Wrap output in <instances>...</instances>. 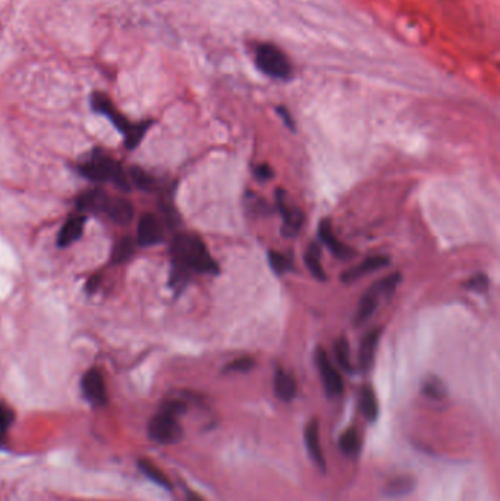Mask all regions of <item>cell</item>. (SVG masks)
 <instances>
[{"label":"cell","mask_w":500,"mask_h":501,"mask_svg":"<svg viewBox=\"0 0 500 501\" xmlns=\"http://www.w3.org/2000/svg\"><path fill=\"white\" fill-rule=\"evenodd\" d=\"M172 263L187 273L197 271L202 274H216L219 267L202 240L191 233L175 236L172 247Z\"/></svg>","instance_id":"1"},{"label":"cell","mask_w":500,"mask_h":501,"mask_svg":"<svg viewBox=\"0 0 500 501\" xmlns=\"http://www.w3.org/2000/svg\"><path fill=\"white\" fill-rule=\"evenodd\" d=\"M252 61L255 68L272 80L288 81L293 75V63L289 54L274 43L255 42L252 44Z\"/></svg>","instance_id":"2"},{"label":"cell","mask_w":500,"mask_h":501,"mask_svg":"<svg viewBox=\"0 0 500 501\" xmlns=\"http://www.w3.org/2000/svg\"><path fill=\"white\" fill-rule=\"evenodd\" d=\"M78 172L90 180L114 183L116 188L122 191H129L131 188V180H129L121 163L99 151L83 161L78 166Z\"/></svg>","instance_id":"3"},{"label":"cell","mask_w":500,"mask_h":501,"mask_svg":"<svg viewBox=\"0 0 500 501\" xmlns=\"http://www.w3.org/2000/svg\"><path fill=\"white\" fill-rule=\"evenodd\" d=\"M399 282H401V276L398 273H395L392 276H387V277L382 278V280H379L377 283H374L372 287H370L364 293V296L358 304L357 317H355L357 324H362L370 317H372L379 305V299L382 298V296H391L396 290V286Z\"/></svg>","instance_id":"4"},{"label":"cell","mask_w":500,"mask_h":501,"mask_svg":"<svg viewBox=\"0 0 500 501\" xmlns=\"http://www.w3.org/2000/svg\"><path fill=\"white\" fill-rule=\"evenodd\" d=\"M148 434L160 444H175L182 438L178 416L160 411L148 425Z\"/></svg>","instance_id":"5"},{"label":"cell","mask_w":500,"mask_h":501,"mask_svg":"<svg viewBox=\"0 0 500 501\" xmlns=\"http://www.w3.org/2000/svg\"><path fill=\"white\" fill-rule=\"evenodd\" d=\"M317 365H319L322 383H323V387L326 390L327 396H330V397L341 396L343 392V380L339 374V371L330 362L324 350L317 352Z\"/></svg>","instance_id":"6"},{"label":"cell","mask_w":500,"mask_h":501,"mask_svg":"<svg viewBox=\"0 0 500 501\" xmlns=\"http://www.w3.org/2000/svg\"><path fill=\"white\" fill-rule=\"evenodd\" d=\"M163 237H164V230L159 217L152 213H145L144 216H141L137 228L138 245L154 247L161 242Z\"/></svg>","instance_id":"7"},{"label":"cell","mask_w":500,"mask_h":501,"mask_svg":"<svg viewBox=\"0 0 500 501\" xmlns=\"http://www.w3.org/2000/svg\"><path fill=\"white\" fill-rule=\"evenodd\" d=\"M83 395L85 399L94 406H103L107 402L106 383L99 369H88L81 380Z\"/></svg>","instance_id":"8"},{"label":"cell","mask_w":500,"mask_h":501,"mask_svg":"<svg viewBox=\"0 0 500 501\" xmlns=\"http://www.w3.org/2000/svg\"><path fill=\"white\" fill-rule=\"evenodd\" d=\"M276 202H277V209L282 213L283 216V228H282V233L286 237H292L296 236L304 225V214L301 210L291 207L285 201V194L282 190L276 191Z\"/></svg>","instance_id":"9"},{"label":"cell","mask_w":500,"mask_h":501,"mask_svg":"<svg viewBox=\"0 0 500 501\" xmlns=\"http://www.w3.org/2000/svg\"><path fill=\"white\" fill-rule=\"evenodd\" d=\"M103 214H106L115 223H119V225H126V223L131 221L134 217V207L131 201H128L126 198L109 195Z\"/></svg>","instance_id":"10"},{"label":"cell","mask_w":500,"mask_h":501,"mask_svg":"<svg viewBox=\"0 0 500 501\" xmlns=\"http://www.w3.org/2000/svg\"><path fill=\"white\" fill-rule=\"evenodd\" d=\"M387 264H389V258L384 256V255L368 256V258L364 259L362 263H360L358 266L343 271L342 282L343 283L357 282L358 278H361V277H364V276H367L370 273H373V271H377V270L386 267Z\"/></svg>","instance_id":"11"},{"label":"cell","mask_w":500,"mask_h":501,"mask_svg":"<svg viewBox=\"0 0 500 501\" xmlns=\"http://www.w3.org/2000/svg\"><path fill=\"white\" fill-rule=\"evenodd\" d=\"M379 340H380V328L370 330L365 334V338L361 340V345L358 349V364H360V369L362 371V373H367V371L372 369V366L374 364V357H376Z\"/></svg>","instance_id":"12"},{"label":"cell","mask_w":500,"mask_h":501,"mask_svg":"<svg viewBox=\"0 0 500 501\" xmlns=\"http://www.w3.org/2000/svg\"><path fill=\"white\" fill-rule=\"evenodd\" d=\"M85 226V216L84 214H75L71 216L65 223L58 235V245L61 248H68L72 244H75L77 240L83 236Z\"/></svg>","instance_id":"13"},{"label":"cell","mask_w":500,"mask_h":501,"mask_svg":"<svg viewBox=\"0 0 500 501\" xmlns=\"http://www.w3.org/2000/svg\"><path fill=\"white\" fill-rule=\"evenodd\" d=\"M305 444L311 460L324 472L326 471V459L320 445V434H319V423L316 419H312L305 428Z\"/></svg>","instance_id":"14"},{"label":"cell","mask_w":500,"mask_h":501,"mask_svg":"<svg viewBox=\"0 0 500 501\" xmlns=\"http://www.w3.org/2000/svg\"><path fill=\"white\" fill-rule=\"evenodd\" d=\"M319 237L322 239V242L331 251V254L336 255L338 258L346 259V258H350L354 255L353 249H349L346 245H343L341 240L335 236V233H333L329 220H323L320 223Z\"/></svg>","instance_id":"15"},{"label":"cell","mask_w":500,"mask_h":501,"mask_svg":"<svg viewBox=\"0 0 500 501\" xmlns=\"http://www.w3.org/2000/svg\"><path fill=\"white\" fill-rule=\"evenodd\" d=\"M109 195L102 190H91L83 192L77 198V209L83 213H102L104 210Z\"/></svg>","instance_id":"16"},{"label":"cell","mask_w":500,"mask_h":501,"mask_svg":"<svg viewBox=\"0 0 500 501\" xmlns=\"http://www.w3.org/2000/svg\"><path fill=\"white\" fill-rule=\"evenodd\" d=\"M273 388H274L276 397H279L283 402L293 400L296 396V390H298L295 378L282 369H276L274 378H273Z\"/></svg>","instance_id":"17"},{"label":"cell","mask_w":500,"mask_h":501,"mask_svg":"<svg viewBox=\"0 0 500 501\" xmlns=\"http://www.w3.org/2000/svg\"><path fill=\"white\" fill-rule=\"evenodd\" d=\"M360 406L361 412L367 418V421L374 422L379 416V402L376 393L372 387H364L360 395Z\"/></svg>","instance_id":"18"},{"label":"cell","mask_w":500,"mask_h":501,"mask_svg":"<svg viewBox=\"0 0 500 501\" xmlns=\"http://www.w3.org/2000/svg\"><path fill=\"white\" fill-rule=\"evenodd\" d=\"M320 261H322L320 247L317 244H311L305 252V266L314 278L323 282L326 280V273Z\"/></svg>","instance_id":"19"},{"label":"cell","mask_w":500,"mask_h":501,"mask_svg":"<svg viewBox=\"0 0 500 501\" xmlns=\"http://www.w3.org/2000/svg\"><path fill=\"white\" fill-rule=\"evenodd\" d=\"M138 466H140V471L148 479H152L154 484H157L166 490H172V484H171V479L168 478V475H166L160 468H157L153 462L147 460V459H141V460H138Z\"/></svg>","instance_id":"20"},{"label":"cell","mask_w":500,"mask_h":501,"mask_svg":"<svg viewBox=\"0 0 500 501\" xmlns=\"http://www.w3.org/2000/svg\"><path fill=\"white\" fill-rule=\"evenodd\" d=\"M415 488V481L410 476H398L387 482V485L384 488V494L396 498V497H403L408 495L414 491Z\"/></svg>","instance_id":"21"},{"label":"cell","mask_w":500,"mask_h":501,"mask_svg":"<svg viewBox=\"0 0 500 501\" xmlns=\"http://www.w3.org/2000/svg\"><path fill=\"white\" fill-rule=\"evenodd\" d=\"M339 447L345 456H357L361 450V440L357 430H346L339 438Z\"/></svg>","instance_id":"22"},{"label":"cell","mask_w":500,"mask_h":501,"mask_svg":"<svg viewBox=\"0 0 500 501\" xmlns=\"http://www.w3.org/2000/svg\"><path fill=\"white\" fill-rule=\"evenodd\" d=\"M134 252H135L134 240L131 237L121 239L119 242L116 244L115 249H114V255H112L114 263L115 264H123V263L129 261V259L133 258Z\"/></svg>","instance_id":"23"},{"label":"cell","mask_w":500,"mask_h":501,"mask_svg":"<svg viewBox=\"0 0 500 501\" xmlns=\"http://www.w3.org/2000/svg\"><path fill=\"white\" fill-rule=\"evenodd\" d=\"M129 176H131L133 182L140 190L153 191L156 187V179L150 173H147L144 169H141V167H133L131 172H129Z\"/></svg>","instance_id":"24"},{"label":"cell","mask_w":500,"mask_h":501,"mask_svg":"<svg viewBox=\"0 0 500 501\" xmlns=\"http://www.w3.org/2000/svg\"><path fill=\"white\" fill-rule=\"evenodd\" d=\"M333 350H335V357L338 364L341 365V368H343L345 371H353V365H350V357H349V343L345 338H339L335 342V346H333Z\"/></svg>","instance_id":"25"},{"label":"cell","mask_w":500,"mask_h":501,"mask_svg":"<svg viewBox=\"0 0 500 501\" xmlns=\"http://www.w3.org/2000/svg\"><path fill=\"white\" fill-rule=\"evenodd\" d=\"M269 263H270V266H272V268L274 270L276 274H283V273H286L288 270L292 268L291 259L285 254L276 252V251H272L269 254Z\"/></svg>","instance_id":"26"},{"label":"cell","mask_w":500,"mask_h":501,"mask_svg":"<svg viewBox=\"0 0 500 501\" xmlns=\"http://www.w3.org/2000/svg\"><path fill=\"white\" fill-rule=\"evenodd\" d=\"M422 392L424 395L430 397V399H443L444 397V387H443V383L439 380V378H429L427 381H425L424 387H422Z\"/></svg>","instance_id":"27"},{"label":"cell","mask_w":500,"mask_h":501,"mask_svg":"<svg viewBox=\"0 0 500 501\" xmlns=\"http://www.w3.org/2000/svg\"><path fill=\"white\" fill-rule=\"evenodd\" d=\"M255 362L254 359L248 358V357H243V358H238L235 361H232L231 364H228L224 369V373H248V371H251L254 368Z\"/></svg>","instance_id":"28"},{"label":"cell","mask_w":500,"mask_h":501,"mask_svg":"<svg viewBox=\"0 0 500 501\" xmlns=\"http://www.w3.org/2000/svg\"><path fill=\"white\" fill-rule=\"evenodd\" d=\"M13 418L15 415L11 407H8L6 404H0V441L4 440L8 430L11 428Z\"/></svg>","instance_id":"29"},{"label":"cell","mask_w":500,"mask_h":501,"mask_svg":"<svg viewBox=\"0 0 500 501\" xmlns=\"http://www.w3.org/2000/svg\"><path fill=\"white\" fill-rule=\"evenodd\" d=\"M163 412H168L173 416H179L182 415L185 411H187V404H185L182 400H168L161 404Z\"/></svg>","instance_id":"30"},{"label":"cell","mask_w":500,"mask_h":501,"mask_svg":"<svg viewBox=\"0 0 500 501\" xmlns=\"http://www.w3.org/2000/svg\"><path fill=\"white\" fill-rule=\"evenodd\" d=\"M465 287L475 292H483L489 287V278L484 274H475L467 282Z\"/></svg>","instance_id":"31"},{"label":"cell","mask_w":500,"mask_h":501,"mask_svg":"<svg viewBox=\"0 0 500 501\" xmlns=\"http://www.w3.org/2000/svg\"><path fill=\"white\" fill-rule=\"evenodd\" d=\"M273 171L269 164H260L255 167V176L262 180H269L273 178Z\"/></svg>","instance_id":"32"},{"label":"cell","mask_w":500,"mask_h":501,"mask_svg":"<svg viewBox=\"0 0 500 501\" xmlns=\"http://www.w3.org/2000/svg\"><path fill=\"white\" fill-rule=\"evenodd\" d=\"M276 110H277V113H279L282 116V119L285 120L286 126L291 128V129H295V123H293V119H292V116L289 113V110H286L285 107H277Z\"/></svg>","instance_id":"33"},{"label":"cell","mask_w":500,"mask_h":501,"mask_svg":"<svg viewBox=\"0 0 500 501\" xmlns=\"http://www.w3.org/2000/svg\"><path fill=\"white\" fill-rule=\"evenodd\" d=\"M100 276L99 274H96V276H92L91 278H90V280L87 282V286H85V289H87V292H90V293H92V292H96L97 289H99V286H100Z\"/></svg>","instance_id":"34"},{"label":"cell","mask_w":500,"mask_h":501,"mask_svg":"<svg viewBox=\"0 0 500 501\" xmlns=\"http://www.w3.org/2000/svg\"><path fill=\"white\" fill-rule=\"evenodd\" d=\"M187 501H206V500L202 498L201 495H198L197 493H194V491H188L187 493Z\"/></svg>","instance_id":"35"}]
</instances>
